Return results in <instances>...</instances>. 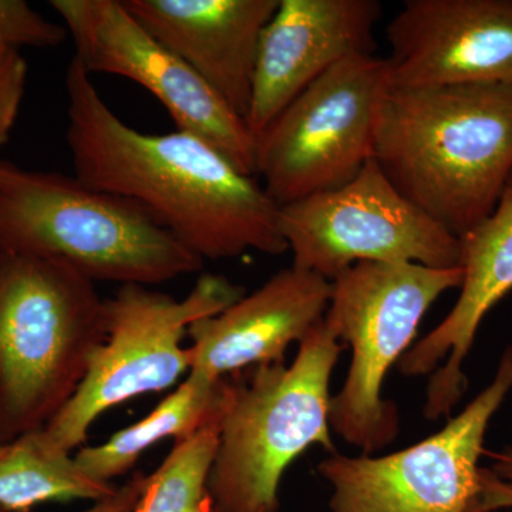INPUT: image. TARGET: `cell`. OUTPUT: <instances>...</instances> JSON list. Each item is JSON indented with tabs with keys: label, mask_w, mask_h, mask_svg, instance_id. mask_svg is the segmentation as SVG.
<instances>
[{
	"label": "cell",
	"mask_w": 512,
	"mask_h": 512,
	"mask_svg": "<svg viewBox=\"0 0 512 512\" xmlns=\"http://www.w3.org/2000/svg\"><path fill=\"white\" fill-rule=\"evenodd\" d=\"M67 144L76 177L140 204L202 261L289 251L279 207L255 177L187 133L146 134L107 106L76 56L66 72Z\"/></svg>",
	"instance_id": "1"
},
{
	"label": "cell",
	"mask_w": 512,
	"mask_h": 512,
	"mask_svg": "<svg viewBox=\"0 0 512 512\" xmlns=\"http://www.w3.org/2000/svg\"><path fill=\"white\" fill-rule=\"evenodd\" d=\"M373 160L407 200L460 238L497 207L512 175V87H392Z\"/></svg>",
	"instance_id": "2"
},
{
	"label": "cell",
	"mask_w": 512,
	"mask_h": 512,
	"mask_svg": "<svg viewBox=\"0 0 512 512\" xmlns=\"http://www.w3.org/2000/svg\"><path fill=\"white\" fill-rule=\"evenodd\" d=\"M0 251L60 259L121 286L164 284L204 265L137 202L9 161H0Z\"/></svg>",
	"instance_id": "3"
},
{
	"label": "cell",
	"mask_w": 512,
	"mask_h": 512,
	"mask_svg": "<svg viewBox=\"0 0 512 512\" xmlns=\"http://www.w3.org/2000/svg\"><path fill=\"white\" fill-rule=\"evenodd\" d=\"M104 339L96 282L60 259L0 251V443L46 427Z\"/></svg>",
	"instance_id": "4"
},
{
	"label": "cell",
	"mask_w": 512,
	"mask_h": 512,
	"mask_svg": "<svg viewBox=\"0 0 512 512\" xmlns=\"http://www.w3.org/2000/svg\"><path fill=\"white\" fill-rule=\"evenodd\" d=\"M340 349L322 319L291 365L256 366L248 382H228L208 478L214 512H276L279 484L296 458L312 446L336 453L329 383Z\"/></svg>",
	"instance_id": "5"
},
{
	"label": "cell",
	"mask_w": 512,
	"mask_h": 512,
	"mask_svg": "<svg viewBox=\"0 0 512 512\" xmlns=\"http://www.w3.org/2000/svg\"><path fill=\"white\" fill-rule=\"evenodd\" d=\"M463 269L412 262H360L336 276L326 328L352 349L348 377L332 396L330 429L365 454L399 433L396 407L382 399L384 377L402 359L431 305L463 284Z\"/></svg>",
	"instance_id": "6"
},
{
	"label": "cell",
	"mask_w": 512,
	"mask_h": 512,
	"mask_svg": "<svg viewBox=\"0 0 512 512\" xmlns=\"http://www.w3.org/2000/svg\"><path fill=\"white\" fill-rule=\"evenodd\" d=\"M244 296L224 276L205 274L183 299L123 285L106 299V339L69 403L45 427L67 451L83 446L101 414L134 397L160 393L190 373L183 340L197 320L217 315Z\"/></svg>",
	"instance_id": "7"
},
{
	"label": "cell",
	"mask_w": 512,
	"mask_h": 512,
	"mask_svg": "<svg viewBox=\"0 0 512 512\" xmlns=\"http://www.w3.org/2000/svg\"><path fill=\"white\" fill-rule=\"evenodd\" d=\"M387 59L357 55L319 77L256 140V177L279 207L349 183L372 160Z\"/></svg>",
	"instance_id": "8"
},
{
	"label": "cell",
	"mask_w": 512,
	"mask_h": 512,
	"mask_svg": "<svg viewBox=\"0 0 512 512\" xmlns=\"http://www.w3.org/2000/svg\"><path fill=\"white\" fill-rule=\"evenodd\" d=\"M293 266L333 281L360 262L458 268L460 238L397 190L376 161L349 183L279 210Z\"/></svg>",
	"instance_id": "9"
},
{
	"label": "cell",
	"mask_w": 512,
	"mask_h": 512,
	"mask_svg": "<svg viewBox=\"0 0 512 512\" xmlns=\"http://www.w3.org/2000/svg\"><path fill=\"white\" fill-rule=\"evenodd\" d=\"M512 389V346L493 382L434 436L372 457L332 454L318 466L332 512H468L480 491L478 460L488 424Z\"/></svg>",
	"instance_id": "10"
},
{
	"label": "cell",
	"mask_w": 512,
	"mask_h": 512,
	"mask_svg": "<svg viewBox=\"0 0 512 512\" xmlns=\"http://www.w3.org/2000/svg\"><path fill=\"white\" fill-rule=\"evenodd\" d=\"M90 74L126 77L148 90L177 130L207 141L241 173L256 177V138L247 121L171 50L161 45L123 0H52Z\"/></svg>",
	"instance_id": "11"
},
{
	"label": "cell",
	"mask_w": 512,
	"mask_h": 512,
	"mask_svg": "<svg viewBox=\"0 0 512 512\" xmlns=\"http://www.w3.org/2000/svg\"><path fill=\"white\" fill-rule=\"evenodd\" d=\"M386 36L392 87H512V0H407Z\"/></svg>",
	"instance_id": "12"
},
{
	"label": "cell",
	"mask_w": 512,
	"mask_h": 512,
	"mask_svg": "<svg viewBox=\"0 0 512 512\" xmlns=\"http://www.w3.org/2000/svg\"><path fill=\"white\" fill-rule=\"evenodd\" d=\"M377 0H279L259 42L247 126L258 140L296 97L336 64L375 55Z\"/></svg>",
	"instance_id": "13"
},
{
	"label": "cell",
	"mask_w": 512,
	"mask_h": 512,
	"mask_svg": "<svg viewBox=\"0 0 512 512\" xmlns=\"http://www.w3.org/2000/svg\"><path fill=\"white\" fill-rule=\"evenodd\" d=\"M463 284L456 305L429 335L407 350L399 369L431 376L424 416H448L467 387L463 363L485 315L512 291V175L497 207L460 237Z\"/></svg>",
	"instance_id": "14"
},
{
	"label": "cell",
	"mask_w": 512,
	"mask_h": 512,
	"mask_svg": "<svg viewBox=\"0 0 512 512\" xmlns=\"http://www.w3.org/2000/svg\"><path fill=\"white\" fill-rule=\"evenodd\" d=\"M332 282L291 266L224 311L197 320L188 329L191 373L210 380L248 366L284 363L292 343L323 319Z\"/></svg>",
	"instance_id": "15"
},
{
	"label": "cell",
	"mask_w": 512,
	"mask_h": 512,
	"mask_svg": "<svg viewBox=\"0 0 512 512\" xmlns=\"http://www.w3.org/2000/svg\"><path fill=\"white\" fill-rule=\"evenodd\" d=\"M161 45L247 119L259 42L279 0H123Z\"/></svg>",
	"instance_id": "16"
},
{
	"label": "cell",
	"mask_w": 512,
	"mask_h": 512,
	"mask_svg": "<svg viewBox=\"0 0 512 512\" xmlns=\"http://www.w3.org/2000/svg\"><path fill=\"white\" fill-rule=\"evenodd\" d=\"M227 379L210 380L188 373L173 393L157 404L144 419L117 431L100 446L83 447L74 460L83 473L110 483L128 473L148 448L167 439L181 441L224 412Z\"/></svg>",
	"instance_id": "17"
},
{
	"label": "cell",
	"mask_w": 512,
	"mask_h": 512,
	"mask_svg": "<svg viewBox=\"0 0 512 512\" xmlns=\"http://www.w3.org/2000/svg\"><path fill=\"white\" fill-rule=\"evenodd\" d=\"M117 488L83 473L45 427L0 443V510L32 512L42 503L110 497Z\"/></svg>",
	"instance_id": "18"
},
{
	"label": "cell",
	"mask_w": 512,
	"mask_h": 512,
	"mask_svg": "<svg viewBox=\"0 0 512 512\" xmlns=\"http://www.w3.org/2000/svg\"><path fill=\"white\" fill-rule=\"evenodd\" d=\"M221 417L175 441L161 466L146 477L133 512H214L208 478L220 440Z\"/></svg>",
	"instance_id": "19"
},
{
	"label": "cell",
	"mask_w": 512,
	"mask_h": 512,
	"mask_svg": "<svg viewBox=\"0 0 512 512\" xmlns=\"http://www.w3.org/2000/svg\"><path fill=\"white\" fill-rule=\"evenodd\" d=\"M69 36L63 25L50 22L23 0H0V46L53 47Z\"/></svg>",
	"instance_id": "20"
},
{
	"label": "cell",
	"mask_w": 512,
	"mask_h": 512,
	"mask_svg": "<svg viewBox=\"0 0 512 512\" xmlns=\"http://www.w3.org/2000/svg\"><path fill=\"white\" fill-rule=\"evenodd\" d=\"M28 64L19 50L0 46V148L8 143L25 96Z\"/></svg>",
	"instance_id": "21"
},
{
	"label": "cell",
	"mask_w": 512,
	"mask_h": 512,
	"mask_svg": "<svg viewBox=\"0 0 512 512\" xmlns=\"http://www.w3.org/2000/svg\"><path fill=\"white\" fill-rule=\"evenodd\" d=\"M500 508H512V483L501 480L487 468H480V491L468 512H491Z\"/></svg>",
	"instance_id": "22"
},
{
	"label": "cell",
	"mask_w": 512,
	"mask_h": 512,
	"mask_svg": "<svg viewBox=\"0 0 512 512\" xmlns=\"http://www.w3.org/2000/svg\"><path fill=\"white\" fill-rule=\"evenodd\" d=\"M144 481L146 476L141 473L134 474L123 487L117 488L116 493L97 501L84 512H133L143 491Z\"/></svg>",
	"instance_id": "23"
},
{
	"label": "cell",
	"mask_w": 512,
	"mask_h": 512,
	"mask_svg": "<svg viewBox=\"0 0 512 512\" xmlns=\"http://www.w3.org/2000/svg\"><path fill=\"white\" fill-rule=\"evenodd\" d=\"M494 460L491 471L501 480L512 483V447L505 448L500 453L490 454Z\"/></svg>",
	"instance_id": "24"
},
{
	"label": "cell",
	"mask_w": 512,
	"mask_h": 512,
	"mask_svg": "<svg viewBox=\"0 0 512 512\" xmlns=\"http://www.w3.org/2000/svg\"><path fill=\"white\" fill-rule=\"evenodd\" d=\"M0 512H8V511H3V510H0Z\"/></svg>",
	"instance_id": "25"
}]
</instances>
